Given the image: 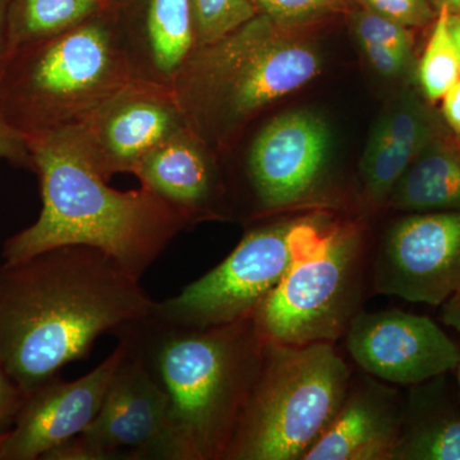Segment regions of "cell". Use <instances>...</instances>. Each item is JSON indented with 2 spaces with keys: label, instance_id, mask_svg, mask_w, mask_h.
<instances>
[{
  "label": "cell",
  "instance_id": "6da1fadb",
  "mask_svg": "<svg viewBox=\"0 0 460 460\" xmlns=\"http://www.w3.org/2000/svg\"><path fill=\"white\" fill-rule=\"evenodd\" d=\"M154 305L141 280L98 248L69 244L2 260L0 363L27 395Z\"/></svg>",
  "mask_w": 460,
  "mask_h": 460
},
{
  "label": "cell",
  "instance_id": "7a4b0ae2",
  "mask_svg": "<svg viewBox=\"0 0 460 460\" xmlns=\"http://www.w3.org/2000/svg\"><path fill=\"white\" fill-rule=\"evenodd\" d=\"M40 181L36 222L3 244L2 260L20 261L50 248H98L142 279L183 230L189 215L154 190L109 186L62 132L27 138Z\"/></svg>",
  "mask_w": 460,
  "mask_h": 460
},
{
  "label": "cell",
  "instance_id": "3957f363",
  "mask_svg": "<svg viewBox=\"0 0 460 460\" xmlns=\"http://www.w3.org/2000/svg\"><path fill=\"white\" fill-rule=\"evenodd\" d=\"M113 335L165 393L190 460H224L265 352L252 317L190 328L150 314Z\"/></svg>",
  "mask_w": 460,
  "mask_h": 460
},
{
  "label": "cell",
  "instance_id": "277c9868",
  "mask_svg": "<svg viewBox=\"0 0 460 460\" xmlns=\"http://www.w3.org/2000/svg\"><path fill=\"white\" fill-rule=\"evenodd\" d=\"M301 30L259 13L190 51L172 84L190 131L224 156L263 111L317 77L323 57Z\"/></svg>",
  "mask_w": 460,
  "mask_h": 460
},
{
  "label": "cell",
  "instance_id": "5b68a950",
  "mask_svg": "<svg viewBox=\"0 0 460 460\" xmlns=\"http://www.w3.org/2000/svg\"><path fill=\"white\" fill-rule=\"evenodd\" d=\"M133 80L107 12L12 51L0 109L25 138L71 128Z\"/></svg>",
  "mask_w": 460,
  "mask_h": 460
},
{
  "label": "cell",
  "instance_id": "8992f818",
  "mask_svg": "<svg viewBox=\"0 0 460 460\" xmlns=\"http://www.w3.org/2000/svg\"><path fill=\"white\" fill-rule=\"evenodd\" d=\"M352 376L335 343H266L224 460H302L332 423Z\"/></svg>",
  "mask_w": 460,
  "mask_h": 460
},
{
  "label": "cell",
  "instance_id": "52a82bcc",
  "mask_svg": "<svg viewBox=\"0 0 460 460\" xmlns=\"http://www.w3.org/2000/svg\"><path fill=\"white\" fill-rule=\"evenodd\" d=\"M368 259L356 223L325 224L251 317L265 343H335L362 311Z\"/></svg>",
  "mask_w": 460,
  "mask_h": 460
},
{
  "label": "cell",
  "instance_id": "ba28073f",
  "mask_svg": "<svg viewBox=\"0 0 460 460\" xmlns=\"http://www.w3.org/2000/svg\"><path fill=\"white\" fill-rule=\"evenodd\" d=\"M329 219L305 217L248 230L226 260L151 314L175 325L208 328L251 316Z\"/></svg>",
  "mask_w": 460,
  "mask_h": 460
},
{
  "label": "cell",
  "instance_id": "9c48e42d",
  "mask_svg": "<svg viewBox=\"0 0 460 460\" xmlns=\"http://www.w3.org/2000/svg\"><path fill=\"white\" fill-rule=\"evenodd\" d=\"M42 460H190V456L172 425L165 393L124 345L122 362L95 419L83 434Z\"/></svg>",
  "mask_w": 460,
  "mask_h": 460
},
{
  "label": "cell",
  "instance_id": "30bf717a",
  "mask_svg": "<svg viewBox=\"0 0 460 460\" xmlns=\"http://www.w3.org/2000/svg\"><path fill=\"white\" fill-rule=\"evenodd\" d=\"M184 126L171 86L133 78L81 122L59 132L111 181L119 172L132 174L154 148Z\"/></svg>",
  "mask_w": 460,
  "mask_h": 460
},
{
  "label": "cell",
  "instance_id": "8fae6325",
  "mask_svg": "<svg viewBox=\"0 0 460 460\" xmlns=\"http://www.w3.org/2000/svg\"><path fill=\"white\" fill-rule=\"evenodd\" d=\"M371 261L378 295L443 305L460 287V211L401 217L386 230Z\"/></svg>",
  "mask_w": 460,
  "mask_h": 460
},
{
  "label": "cell",
  "instance_id": "7c38bea8",
  "mask_svg": "<svg viewBox=\"0 0 460 460\" xmlns=\"http://www.w3.org/2000/svg\"><path fill=\"white\" fill-rule=\"evenodd\" d=\"M329 147L328 124L319 115L295 111L269 120L243 154V183L253 214L308 201L323 180Z\"/></svg>",
  "mask_w": 460,
  "mask_h": 460
},
{
  "label": "cell",
  "instance_id": "4fadbf2b",
  "mask_svg": "<svg viewBox=\"0 0 460 460\" xmlns=\"http://www.w3.org/2000/svg\"><path fill=\"white\" fill-rule=\"evenodd\" d=\"M345 347L365 374L390 385H420L456 370L460 349L426 316L401 310L361 311Z\"/></svg>",
  "mask_w": 460,
  "mask_h": 460
},
{
  "label": "cell",
  "instance_id": "5bb4252c",
  "mask_svg": "<svg viewBox=\"0 0 460 460\" xmlns=\"http://www.w3.org/2000/svg\"><path fill=\"white\" fill-rule=\"evenodd\" d=\"M124 345L118 341L93 370L77 380L58 376L26 395L16 425L3 441L2 460L44 459L51 450L83 434L99 413Z\"/></svg>",
  "mask_w": 460,
  "mask_h": 460
},
{
  "label": "cell",
  "instance_id": "9a60e30c",
  "mask_svg": "<svg viewBox=\"0 0 460 460\" xmlns=\"http://www.w3.org/2000/svg\"><path fill=\"white\" fill-rule=\"evenodd\" d=\"M107 14L132 77L172 87L195 49L190 0H111Z\"/></svg>",
  "mask_w": 460,
  "mask_h": 460
},
{
  "label": "cell",
  "instance_id": "2e32d148",
  "mask_svg": "<svg viewBox=\"0 0 460 460\" xmlns=\"http://www.w3.org/2000/svg\"><path fill=\"white\" fill-rule=\"evenodd\" d=\"M402 419L398 390L368 374L352 376L332 423L302 460H392Z\"/></svg>",
  "mask_w": 460,
  "mask_h": 460
},
{
  "label": "cell",
  "instance_id": "e0dca14e",
  "mask_svg": "<svg viewBox=\"0 0 460 460\" xmlns=\"http://www.w3.org/2000/svg\"><path fill=\"white\" fill-rule=\"evenodd\" d=\"M214 148L181 127L154 148L132 174L193 223L226 217V184Z\"/></svg>",
  "mask_w": 460,
  "mask_h": 460
},
{
  "label": "cell",
  "instance_id": "ac0fdd59",
  "mask_svg": "<svg viewBox=\"0 0 460 460\" xmlns=\"http://www.w3.org/2000/svg\"><path fill=\"white\" fill-rule=\"evenodd\" d=\"M447 131L443 117L422 93L411 87L402 90L372 128L359 163L365 204L386 206L396 181L414 157Z\"/></svg>",
  "mask_w": 460,
  "mask_h": 460
},
{
  "label": "cell",
  "instance_id": "d6986e66",
  "mask_svg": "<svg viewBox=\"0 0 460 460\" xmlns=\"http://www.w3.org/2000/svg\"><path fill=\"white\" fill-rule=\"evenodd\" d=\"M386 206L405 213L460 211V140L447 131L414 157Z\"/></svg>",
  "mask_w": 460,
  "mask_h": 460
},
{
  "label": "cell",
  "instance_id": "ffe728a7",
  "mask_svg": "<svg viewBox=\"0 0 460 460\" xmlns=\"http://www.w3.org/2000/svg\"><path fill=\"white\" fill-rule=\"evenodd\" d=\"M392 460H460V410L432 407L425 393H411Z\"/></svg>",
  "mask_w": 460,
  "mask_h": 460
},
{
  "label": "cell",
  "instance_id": "44dd1931",
  "mask_svg": "<svg viewBox=\"0 0 460 460\" xmlns=\"http://www.w3.org/2000/svg\"><path fill=\"white\" fill-rule=\"evenodd\" d=\"M109 3L111 0H12L11 54L23 45L53 38L105 13Z\"/></svg>",
  "mask_w": 460,
  "mask_h": 460
},
{
  "label": "cell",
  "instance_id": "7402d4cb",
  "mask_svg": "<svg viewBox=\"0 0 460 460\" xmlns=\"http://www.w3.org/2000/svg\"><path fill=\"white\" fill-rule=\"evenodd\" d=\"M447 20V12L444 9L438 11L428 45L417 63L416 80L420 93L431 104L440 102L460 77L459 60Z\"/></svg>",
  "mask_w": 460,
  "mask_h": 460
},
{
  "label": "cell",
  "instance_id": "603a6c76",
  "mask_svg": "<svg viewBox=\"0 0 460 460\" xmlns=\"http://www.w3.org/2000/svg\"><path fill=\"white\" fill-rule=\"evenodd\" d=\"M195 48L219 40L259 14L253 0H190Z\"/></svg>",
  "mask_w": 460,
  "mask_h": 460
},
{
  "label": "cell",
  "instance_id": "cb8c5ba5",
  "mask_svg": "<svg viewBox=\"0 0 460 460\" xmlns=\"http://www.w3.org/2000/svg\"><path fill=\"white\" fill-rule=\"evenodd\" d=\"M349 25L358 42H374L392 48L404 56L416 58L413 29L410 27L361 5L350 12Z\"/></svg>",
  "mask_w": 460,
  "mask_h": 460
},
{
  "label": "cell",
  "instance_id": "d4e9b609",
  "mask_svg": "<svg viewBox=\"0 0 460 460\" xmlns=\"http://www.w3.org/2000/svg\"><path fill=\"white\" fill-rule=\"evenodd\" d=\"M259 13L266 14L275 22L290 29L316 22L349 8L348 0H253Z\"/></svg>",
  "mask_w": 460,
  "mask_h": 460
},
{
  "label": "cell",
  "instance_id": "484cf974",
  "mask_svg": "<svg viewBox=\"0 0 460 460\" xmlns=\"http://www.w3.org/2000/svg\"><path fill=\"white\" fill-rule=\"evenodd\" d=\"M358 5L383 14L395 22L422 29L434 23L438 12L432 7L431 0H356Z\"/></svg>",
  "mask_w": 460,
  "mask_h": 460
},
{
  "label": "cell",
  "instance_id": "4316f807",
  "mask_svg": "<svg viewBox=\"0 0 460 460\" xmlns=\"http://www.w3.org/2000/svg\"><path fill=\"white\" fill-rule=\"evenodd\" d=\"M372 68L389 80L416 78L417 58L404 56L392 48L374 42H358Z\"/></svg>",
  "mask_w": 460,
  "mask_h": 460
},
{
  "label": "cell",
  "instance_id": "83f0119b",
  "mask_svg": "<svg viewBox=\"0 0 460 460\" xmlns=\"http://www.w3.org/2000/svg\"><path fill=\"white\" fill-rule=\"evenodd\" d=\"M0 160H4L16 168L35 172L31 151L27 145L25 136L8 122L2 109H0Z\"/></svg>",
  "mask_w": 460,
  "mask_h": 460
},
{
  "label": "cell",
  "instance_id": "f1b7e54d",
  "mask_svg": "<svg viewBox=\"0 0 460 460\" xmlns=\"http://www.w3.org/2000/svg\"><path fill=\"white\" fill-rule=\"evenodd\" d=\"M26 394L0 363V440L16 425Z\"/></svg>",
  "mask_w": 460,
  "mask_h": 460
},
{
  "label": "cell",
  "instance_id": "f546056e",
  "mask_svg": "<svg viewBox=\"0 0 460 460\" xmlns=\"http://www.w3.org/2000/svg\"><path fill=\"white\" fill-rule=\"evenodd\" d=\"M441 117L450 132L460 140V77L441 99Z\"/></svg>",
  "mask_w": 460,
  "mask_h": 460
},
{
  "label": "cell",
  "instance_id": "4dcf8cb0",
  "mask_svg": "<svg viewBox=\"0 0 460 460\" xmlns=\"http://www.w3.org/2000/svg\"><path fill=\"white\" fill-rule=\"evenodd\" d=\"M12 0H0V74L7 65L11 56V39H9V7Z\"/></svg>",
  "mask_w": 460,
  "mask_h": 460
},
{
  "label": "cell",
  "instance_id": "1f68e13d",
  "mask_svg": "<svg viewBox=\"0 0 460 460\" xmlns=\"http://www.w3.org/2000/svg\"><path fill=\"white\" fill-rule=\"evenodd\" d=\"M443 320L460 334V287L443 304Z\"/></svg>",
  "mask_w": 460,
  "mask_h": 460
},
{
  "label": "cell",
  "instance_id": "d6a6232c",
  "mask_svg": "<svg viewBox=\"0 0 460 460\" xmlns=\"http://www.w3.org/2000/svg\"><path fill=\"white\" fill-rule=\"evenodd\" d=\"M447 30H449L450 38H452L454 49L458 57L460 65V16L447 13Z\"/></svg>",
  "mask_w": 460,
  "mask_h": 460
},
{
  "label": "cell",
  "instance_id": "836d02e7",
  "mask_svg": "<svg viewBox=\"0 0 460 460\" xmlns=\"http://www.w3.org/2000/svg\"><path fill=\"white\" fill-rule=\"evenodd\" d=\"M431 4L436 12L444 9L449 14L460 16V0H431Z\"/></svg>",
  "mask_w": 460,
  "mask_h": 460
},
{
  "label": "cell",
  "instance_id": "e575fe53",
  "mask_svg": "<svg viewBox=\"0 0 460 460\" xmlns=\"http://www.w3.org/2000/svg\"><path fill=\"white\" fill-rule=\"evenodd\" d=\"M456 380H458L459 396H460V358H459L458 365H456Z\"/></svg>",
  "mask_w": 460,
  "mask_h": 460
},
{
  "label": "cell",
  "instance_id": "d590c367",
  "mask_svg": "<svg viewBox=\"0 0 460 460\" xmlns=\"http://www.w3.org/2000/svg\"><path fill=\"white\" fill-rule=\"evenodd\" d=\"M3 441H4V438H3V440H0V460H2Z\"/></svg>",
  "mask_w": 460,
  "mask_h": 460
}]
</instances>
